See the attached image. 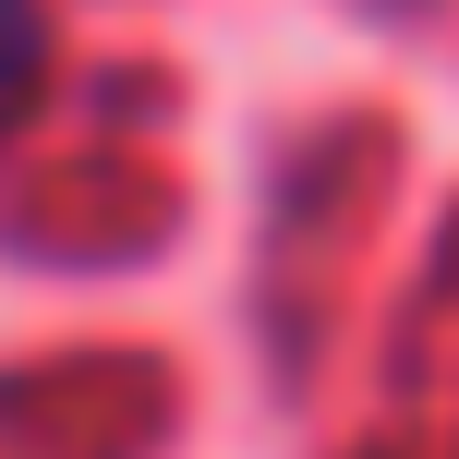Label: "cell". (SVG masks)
<instances>
[{"label": "cell", "instance_id": "6da1fadb", "mask_svg": "<svg viewBox=\"0 0 459 459\" xmlns=\"http://www.w3.org/2000/svg\"><path fill=\"white\" fill-rule=\"evenodd\" d=\"M24 61H37V0H0V97L24 85Z\"/></svg>", "mask_w": 459, "mask_h": 459}]
</instances>
